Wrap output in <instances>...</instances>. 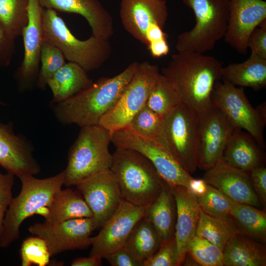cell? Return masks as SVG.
<instances>
[{"mask_svg":"<svg viewBox=\"0 0 266 266\" xmlns=\"http://www.w3.org/2000/svg\"><path fill=\"white\" fill-rule=\"evenodd\" d=\"M223 67L213 56L184 51L173 54L161 73L174 86L181 101L199 115L212 106L213 92L222 79Z\"/></svg>","mask_w":266,"mask_h":266,"instance_id":"6da1fadb","label":"cell"},{"mask_svg":"<svg viewBox=\"0 0 266 266\" xmlns=\"http://www.w3.org/2000/svg\"><path fill=\"white\" fill-rule=\"evenodd\" d=\"M130 64L112 77L99 78L88 88L54 105L53 112L61 123L80 127L98 125L100 119L115 104L138 67Z\"/></svg>","mask_w":266,"mask_h":266,"instance_id":"7a4b0ae2","label":"cell"},{"mask_svg":"<svg viewBox=\"0 0 266 266\" xmlns=\"http://www.w3.org/2000/svg\"><path fill=\"white\" fill-rule=\"evenodd\" d=\"M112 157L110 170L118 183L123 200L146 207L168 185L151 162L139 152L116 148Z\"/></svg>","mask_w":266,"mask_h":266,"instance_id":"3957f363","label":"cell"},{"mask_svg":"<svg viewBox=\"0 0 266 266\" xmlns=\"http://www.w3.org/2000/svg\"><path fill=\"white\" fill-rule=\"evenodd\" d=\"M21 190L12 198L6 211L0 247L6 248L20 237L24 221L34 214L44 217L56 193L64 184V171L55 176L38 179L33 175L19 178Z\"/></svg>","mask_w":266,"mask_h":266,"instance_id":"277c9868","label":"cell"},{"mask_svg":"<svg viewBox=\"0 0 266 266\" xmlns=\"http://www.w3.org/2000/svg\"><path fill=\"white\" fill-rule=\"evenodd\" d=\"M78 135L68 153L64 170V185L79 183L110 170L112 154L109 150L111 133L100 125L81 127Z\"/></svg>","mask_w":266,"mask_h":266,"instance_id":"5b68a950","label":"cell"},{"mask_svg":"<svg viewBox=\"0 0 266 266\" xmlns=\"http://www.w3.org/2000/svg\"><path fill=\"white\" fill-rule=\"evenodd\" d=\"M41 16L44 39L59 48L66 60L89 71L100 68L110 57L109 40L93 35L86 40L78 39L53 9L42 8Z\"/></svg>","mask_w":266,"mask_h":266,"instance_id":"8992f818","label":"cell"},{"mask_svg":"<svg viewBox=\"0 0 266 266\" xmlns=\"http://www.w3.org/2000/svg\"><path fill=\"white\" fill-rule=\"evenodd\" d=\"M193 11L195 26L179 34L175 47L178 52L200 53L212 50L224 37L229 18V0H182Z\"/></svg>","mask_w":266,"mask_h":266,"instance_id":"52a82bcc","label":"cell"},{"mask_svg":"<svg viewBox=\"0 0 266 266\" xmlns=\"http://www.w3.org/2000/svg\"><path fill=\"white\" fill-rule=\"evenodd\" d=\"M158 137L190 174L196 171L200 153L197 113L182 102L164 117Z\"/></svg>","mask_w":266,"mask_h":266,"instance_id":"ba28073f","label":"cell"},{"mask_svg":"<svg viewBox=\"0 0 266 266\" xmlns=\"http://www.w3.org/2000/svg\"><path fill=\"white\" fill-rule=\"evenodd\" d=\"M218 81L212 97V105L225 115L235 130L250 134L261 148H266L264 131L266 124V102L254 108L242 89L223 80Z\"/></svg>","mask_w":266,"mask_h":266,"instance_id":"9c48e42d","label":"cell"},{"mask_svg":"<svg viewBox=\"0 0 266 266\" xmlns=\"http://www.w3.org/2000/svg\"><path fill=\"white\" fill-rule=\"evenodd\" d=\"M160 73L158 65L148 61L139 63L116 102L101 117L99 125L111 134L128 127L133 117L146 104Z\"/></svg>","mask_w":266,"mask_h":266,"instance_id":"30bf717a","label":"cell"},{"mask_svg":"<svg viewBox=\"0 0 266 266\" xmlns=\"http://www.w3.org/2000/svg\"><path fill=\"white\" fill-rule=\"evenodd\" d=\"M111 143L116 148L130 149L144 155L170 187L188 188L193 177L159 137L145 138L125 127L112 133Z\"/></svg>","mask_w":266,"mask_h":266,"instance_id":"8fae6325","label":"cell"},{"mask_svg":"<svg viewBox=\"0 0 266 266\" xmlns=\"http://www.w3.org/2000/svg\"><path fill=\"white\" fill-rule=\"evenodd\" d=\"M95 230L92 217L74 218L55 224L35 223L29 231L46 243L51 257L68 250L84 249L92 244Z\"/></svg>","mask_w":266,"mask_h":266,"instance_id":"7c38bea8","label":"cell"},{"mask_svg":"<svg viewBox=\"0 0 266 266\" xmlns=\"http://www.w3.org/2000/svg\"><path fill=\"white\" fill-rule=\"evenodd\" d=\"M76 188L92 212L95 229L101 227L114 214L123 200L110 170L79 183Z\"/></svg>","mask_w":266,"mask_h":266,"instance_id":"4fadbf2b","label":"cell"},{"mask_svg":"<svg viewBox=\"0 0 266 266\" xmlns=\"http://www.w3.org/2000/svg\"><path fill=\"white\" fill-rule=\"evenodd\" d=\"M146 207L135 206L123 200L114 214L101 227L98 234L92 237L89 256L102 259L124 248L134 226L144 216Z\"/></svg>","mask_w":266,"mask_h":266,"instance_id":"5bb4252c","label":"cell"},{"mask_svg":"<svg viewBox=\"0 0 266 266\" xmlns=\"http://www.w3.org/2000/svg\"><path fill=\"white\" fill-rule=\"evenodd\" d=\"M42 7L37 0H30L29 20L22 35L23 38V60L14 77L21 91L30 88L36 82L40 65V57L44 38L42 22Z\"/></svg>","mask_w":266,"mask_h":266,"instance_id":"9a60e30c","label":"cell"},{"mask_svg":"<svg viewBox=\"0 0 266 266\" xmlns=\"http://www.w3.org/2000/svg\"><path fill=\"white\" fill-rule=\"evenodd\" d=\"M168 17L166 0H121L120 17L125 30L147 46V36L154 28L163 29Z\"/></svg>","mask_w":266,"mask_h":266,"instance_id":"2e32d148","label":"cell"},{"mask_svg":"<svg viewBox=\"0 0 266 266\" xmlns=\"http://www.w3.org/2000/svg\"><path fill=\"white\" fill-rule=\"evenodd\" d=\"M266 20V1L229 0L226 42L239 53L246 54L251 34Z\"/></svg>","mask_w":266,"mask_h":266,"instance_id":"e0dca14e","label":"cell"},{"mask_svg":"<svg viewBox=\"0 0 266 266\" xmlns=\"http://www.w3.org/2000/svg\"><path fill=\"white\" fill-rule=\"evenodd\" d=\"M199 116L200 153L198 168L207 170L221 159L234 129L223 113L213 105Z\"/></svg>","mask_w":266,"mask_h":266,"instance_id":"ac0fdd59","label":"cell"},{"mask_svg":"<svg viewBox=\"0 0 266 266\" xmlns=\"http://www.w3.org/2000/svg\"><path fill=\"white\" fill-rule=\"evenodd\" d=\"M0 166L19 178L40 171L33 146L25 137L14 133L11 123L0 122Z\"/></svg>","mask_w":266,"mask_h":266,"instance_id":"d6986e66","label":"cell"},{"mask_svg":"<svg viewBox=\"0 0 266 266\" xmlns=\"http://www.w3.org/2000/svg\"><path fill=\"white\" fill-rule=\"evenodd\" d=\"M203 179L233 202L261 208L248 174L221 159L206 170Z\"/></svg>","mask_w":266,"mask_h":266,"instance_id":"ffe728a7","label":"cell"},{"mask_svg":"<svg viewBox=\"0 0 266 266\" xmlns=\"http://www.w3.org/2000/svg\"><path fill=\"white\" fill-rule=\"evenodd\" d=\"M177 207L174 236L177 248V266L183 265L187 253L188 245L196 235L200 208L197 196L187 187H171Z\"/></svg>","mask_w":266,"mask_h":266,"instance_id":"44dd1931","label":"cell"},{"mask_svg":"<svg viewBox=\"0 0 266 266\" xmlns=\"http://www.w3.org/2000/svg\"><path fill=\"white\" fill-rule=\"evenodd\" d=\"M37 0L42 8L81 15L96 37L109 40L114 33L113 18L98 0Z\"/></svg>","mask_w":266,"mask_h":266,"instance_id":"7402d4cb","label":"cell"},{"mask_svg":"<svg viewBox=\"0 0 266 266\" xmlns=\"http://www.w3.org/2000/svg\"><path fill=\"white\" fill-rule=\"evenodd\" d=\"M262 150L248 133L234 129L226 143L221 160L234 167L248 172L261 166Z\"/></svg>","mask_w":266,"mask_h":266,"instance_id":"603a6c76","label":"cell"},{"mask_svg":"<svg viewBox=\"0 0 266 266\" xmlns=\"http://www.w3.org/2000/svg\"><path fill=\"white\" fill-rule=\"evenodd\" d=\"M225 266H265L266 247L239 232L226 243L223 251Z\"/></svg>","mask_w":266,"mask_h":266,"instance_id":"cb8c5ba5","label":"cell"},{"mask_svg":"<svg viewBox=\"0 0 266 266\" xmlns=\"http://www.w3.org/2000/svg\"><path fill=\"white\" fill-rule=\"evenodd\" d=\"M144 217L153 224L163 242L174 237L177 207L174 194L169 185L163 190L154 201L146 207Z\"/></svg>","mask_w":266,"mask_h":266,"instance_id":"d4e9b609","label":"cell"},{"mask_svg":"<svg viewBox=\"0 0 266 266\" xmlns=\"http://www.w3.org/2000/svg\"><path fill=\"white\" fill-rule=\"evenodd\" d=\"M93 81L79 65L66 63L48 81L53 104L64 101L91 86Z\"/></svg>","mask_w":266,"mask_h":266,"instance_id":"484cf974","label":"cell"},{"mask_svg":"<svg viewBox=\"0 0 266 266\" xmlns=\"http://www.w3.org/2000/svg\"><path fill=\"white\" fill-rule=\"evenodd\" d=\"M92 216L91 210L78 190L61 189L48 208L44 223L55 224L74 218H91Z\"/></svg>","mask_w":266,"mask_h":266,"instance_id":"4316f807","label":"cell"},{"mask_svg":"<svg viewBox=\"0 0 266 266\" xmlns=\"http://www.w3.org/2000/svg\"><path fill=\"white\" fill-rule=\"evenodd\" d=\"M222 79L257 91L266 87V59L250 56L244 62L223 67Z\"/></svg>","mask_w":266,"mask_h":266,"instance_id":"83f0119b","label":"cell"},{"mask_svg":"<svg viewBox=\"0 0 266 266\" xmlns=\"http://www.w3.org/2000/svg\"><path fill=\"white\" fill-rule=\"evenodd\" d=\"M162 243L153 224L143 216L134 226L124 248L143 263L159 250Z\"/></svg>","mask_w":266,"mask_h":266,"instance_id":"f1b7e54d","label":"cell"},{"mask_svg":"<svg viewBox=\"0 0 266 266\" xmlns=\"http://www.w3.org/2000/svg\"><path fill=\"white\" fill-rule=\"evenodd\" d=\"M230 215L240 233L253 239L266 242V213L253 206L232 201Z\"/></svg>","mask_w":266,"mask_h":266,"instance_id":"f546056e","label":"cell"},{"mask_svg":"<svg viewBox=\"0 0 266 266\" xmlns=\"http://www.w3.org/2000/svg\"><path fill=\"white\" fill-rule=\"evenodd\" d=\"M239 230L232 216L216 217L201 209L196 235L206 238L222 251L232 236Z\"/></svg>","mask_w":266,"mask_h":266,"instance_id":"4dcf8cb0","label":"cell"},{"mask_svg":"<svg viewBox=\"0 0 266 266\" xmlns=\"http://www.w3.org/2000/svg\"><path fill=\"white\" fill-rule=\"evenodd\" d=\"M30 0H0V23L15 40L22 35L29 20Z\"/></svg>","mask_w":266,"mask_h":266,"instance_id":"1f68e13d","label":"cell"},{"mask_svg":"<svg viewBox=\"0 0 266 266\" xmlns=\"http://www.w3.org/2000/svg\"><path fill=\"white\" fill-rule=\"evenodd\" d=\"M181 102L180 97L174 86L160 73L150 93L146 105L164 117Z\"/></svg>","mask_w":266,"mask_h":266,"instance_id":"d6a6232c","label":"cell"},{"mask_svg":"<svg viewBox=\"0 0 266 266\" xmlns=\"http://www.w3.org/2000/svg\"><path fill=\"white\" fill-rule=\"evenodd\" d=\"M40 63L41 66L36 84L40 89H45L49 79L66 63V58L59 48L44 39Z\"/></svg>","mask_w":266,"mask_h":266,"instance_id":"836d02e7","label":"cell"},{"mask_svg":"<svg viewBox=\"0 0 266 266\" xmlns=\"http://www.w3.org/2000/svg\"><path fill=\"white\" fill-rule=\"evenodd\" d=\"M187 254L202 266H223V251L205 238L195 235L189 242Z\"/></svg>","mask_w":266,"mask_h":266,"instance_id":"e575fe53","label":"cell"},{"mask_svg":"<svg viewBox=\"0 0 266 266\" xmlns=\"http://www.w3.org/2000/svg\"><path fill=\"white\" fill-rule=\"evenodd\" d=\"M163 118L145 104L133 117L127 127L142 137L157 138L161 133Z\"/></svg>","mask_w":266,"mask_h":266,"instance_id":"d590c367","label":"cell"},{"mask_svg":"<svg viewBox=\"0 0 266 266\" xmlns=\"http://www.w3.org/2000/svg\"><path fill=\"white\" fill-rule=\"evenodd\" d=\"M197 198L205 213L216 217L230 215L232 200L214 187L207 184L205 192Z\"/></svg>","mask_w":266,"mask_h":266,"instance_id":"8d00e7d4","label":"cell"},{"mask_svg":"<svg viewBox=\"0 0 266 266\" xmlns=\"http://www.w3.org/2000/svg\"><path fill=\"white\" fill-rule=\"evenodd\" d=\"M20 255L22 266H31L33 264L45 266L49 264L51 257L45 242L34 235L23 240Z\"/></svg>","mask_w":266,"mask_h":266,"instance_id":"74e56055","label":"cell"},{"mask_svg":"<svg viewBox=\"0 0 266 266\" xmlns=\"http://www.w3.org/2000/svg\"><path fill=\"white\" fill-rule=\"evenodd\" d=\"M143 266H177V248L175 236L163 242L159 250L143 262Z\"/></svg>","mask_w":266,"mask_h":266,"instance_id":"f35d334b","label":"cell"},{"mask_svg":"<svg viewBox=\"0 0 266 266\" xmlns=\"http://www.w3.org/2000/svg\"><path fill=\"white\" fill-rule=\"evenodd\" d=\"M14 175L0 172V241L3 231L4 220L9 205L13 198L12 188Z\"/></svg>","mask_w":266,"mask_h":266,"instance_id":"ab89813d","label":"cell"},{"mask_svg":"<svg viewBox=\"0 0 266 266\" xmlns=\"http://www.w3.org/2000/svg\"><path fill=\"white\" fill-rule=\"evenodd\" d=\"M251 34L248 43L251 56L266 59V20Z\"/></svg>","mask_w":266,"mask_h":266,"instance_id":"60d3db41","label":"cell"},{"mask_svg":"<svg viewBox=\"0 0 266 266\" xmlns=\"http://www.w3.org/2000/svg\"><path fill=\"white\" fill-rule=\"evenodd\" d=\"M261 204L266 205V168L260 166L246 172Z\"/></svg>","mask_w":266,"mask_h":266,"instance_id":"b9f144b4","label":"cell"},{"mask_svg":"<svg viewBox=\"0 0 266 266\" xmlns=\"http://www.w3.org/2000/svg\"><path fill=\"white\" fill-rule=\"evenodd\" d=\"M15 52V40L7 34L0 23V67L10 65Z\"/></svg>","mask_w":266,"mask_h":266,"instance_id":"7bdbcfd3","label":"cell"},{"mask_svg":"<svg viewBox=\"0 0 266 266\" xmlns=\"http://www.w3.org/2000/svg\"><path fill=\"white\" fill-rule=\"evenodd\" d=\"M104 258L112 266H143V263L125 248L110 253Z\"/></svg>","mask_w":266,"mask_h":266,"instance_id":"ee69618b","label":"cell"},{"mask_svg":"<svg viewBox=\"0 0 266 266\" xmlns=\"http://www.w3.org/2000/svg\"><path fill=\"white\" fill-rule=\"evenodd\" d=\"M147 47L154 58H160L166 56L169 52V47L166 39L153 42Z\"/></svg>","mask_w":266,"mask_h":266,"instance_id":"f6af8a7d","label":"cell"},{"mask_svg":"<svg viewBox=\"0 0 266 266\" xmlns=\"http://www.w3.org/2000/svg\"><path fill=\"white\" fill-rule=\"evenodd\" d=\"M101 264V258L96 256H89V257H79L74 259L71 263V266H99Z\"/></svg>","mask_w":266,"mask_h":266,"instance_id":"bcb514c9","label":"cell"},{"mask_svg":"<svg viewBox=\"0 0 266 266\" xmlns=\"http://www.w3.org/2000/svg\"><path fill=\"white\" fill-rule=\"evenodd\" d=\"M207 184L202 179H194L193 177L188 183V189L196 196L204 193L206 190Z\"/></svg>","mask_w":266,"mask_h":266,"instance_id":"7dc6e473","label":"cell"},{"mask_svg":"<svg viewBox=\"0 0 266 266\" xmlns=\"http://www.w3.org/2000/svg\"><path fill=\"white\" fill-rule=\"evenodd\" d=\"M5 105V103H4L3 102H1V101H0V105Z\"/></svg>","mask_w":266,"mask_h":266,"instance_id":"c3c4849f","label":"cell"}]
</instances>
